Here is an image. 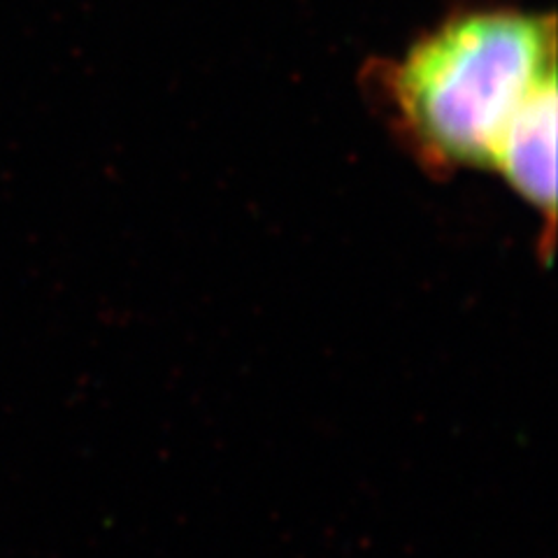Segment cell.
Here are the masks:
<instances>
[{
  "instance_id": "obj_2",
  "label": "cell",
  "mask_w": 558,
  "mask_h": 558,
  "mask_svg": "<svg viewBox=\"0 0 558 558\" xmlns=\"http://www.w3.org/2000/svg\"><path fill=\"white\" fill-rule=\"evenodd\" d=\"M517 194L545 215L554 229L556 213V82L537 92L505 131L492 168Z\"/></svg>"
},
{
  "instance_id": "obj_1",
  "label": "cell",
  "mask_w": 558,
  "mask_h": 558,
  "mask_svg": "<svg viewBox=\"0 0 558 558\" xmlns=\"http://www.w3.org/2000/svg\"><path fill=\"white\" fill-rule=\"evenodd\" d=\"M554 82V16L502 8L449 16L384 77L410 149L447 170L492 168L514 117Z\"/></svg>"
}]
</instances>
